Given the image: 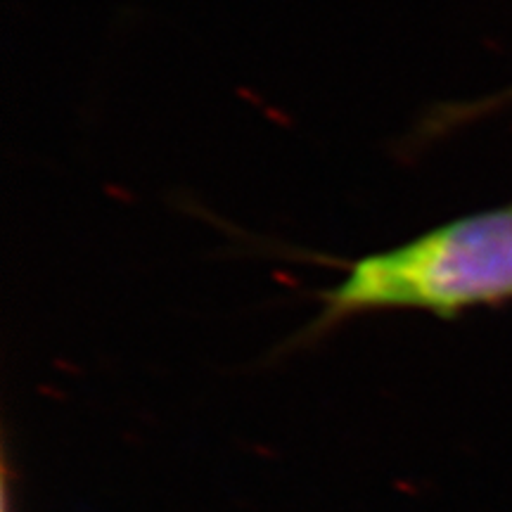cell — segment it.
<instances>
[{
	"mask_svg": "<svg viewBox=\"0 0 512 512\" xmlns=\"http://www.w3.org/2000/svg\"><path fill=\"white\" fill-rule=\"evenodd\" d=\"M512 302V202L439 223L401 245L349 261L306 339L351 318L422 311L451 320Z\"/></svg>",
	"mask_w": 512,
	"mask_h": 512,
	"instance_id": "obj_1",
	"label": "cell"
}]
</instances>
